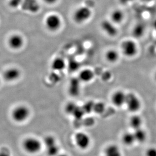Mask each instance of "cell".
Wrapping results in <instances>:
<instances>
[{
  "label": "cell",
  "mask_w": 156,
  "mask_h": 156,
  "mask_svg": "<svg viewBox=\"0 0 156 156\" xmlns=\"http://www.w3.org/2000/svg\"><path fill=\"white\" fill-rule=\"evenodd\" d=\"M73 140L76 147L83 152L89 150L91 146V136L84 131H80L76 132L74 135Z\"/></svg>",
  "instance_id": "1"
},
{
  "label": "cell",
  "mask_w": 156,
  "mask_h": 156,
  "mask_svg": "<svg viewBox=\"0 0 156 156\" xmlns=\"http://www.w3.org/2000/svg\"><path fill=\"white\" fill-rule=\"evenodd\" d=\"M128 111L133 114H137L142 107V103L140 98L133 92H129L126 95L125 105Z\"/></svg>",
  "instance_id": "2"
},
{
  "label": "cell",
  "mask_w": 156,
  "mask_h": 156,
  "mask_svg": "<svg viewBox=\"0 0 156 156\" xmlns=\"http://www.w3.org/2000/svg\"><path fill=\"white\" fill-rule=\"evenodd\" d=\"M23 147L25 152L33 155L40 152L42 148V143L38 138L30 137L23 140Z\"/></svg>",
  "instance_id": "3"
},
{
  "label": "cell",
  "mask_w": 156,
  "mask_h": 156,
  "mask_svg": "<svg viewBox=\"0 0 156 156\" xmlns=\"http://www.w3.org/2000/svg\"><path fill=\"white\" fill-rule=\"evenodd\" d=\"M121 50L124 55L128 58H132L135 56L138 53V45L133 40L128 39L122 43Z\"/></svg>",
  "instance_id": "4"
},
{
  "label": "cell",
  "mask_w": 156,
  "mask_h": 156,
  "mask_svg": "<svg viewBox=\"0 0 156 156\" xmlns=\"http://www.w3.org/2000/svg\"><path fill=\"white\" fill-rule=\"evenodd\" d=\"M91 9L86 6L78 8L73 14V20L78 24H82L88 21L91 16Z\"/></svg>",
  "instance_id": "5"
},
{
  "label": "cell",
  "mask_w": 156,
  "mask_h": 156,
  "mask_svg": "<svg viewBox=\"0 0 156 156\" xmlns=\"http://www.w3.org/2000/svg\"><path fill=\"white\" fill-rule=\"evenodd\" d=\"M30 115V111L26 105H18L12 110V119L17 123H22L27 120Z\"/></svg>",
  "instance_id": "6"
},
{
  "label": "cell",
  "mask_w": 156,
  "mask_h": 156,
  "mask_svg": "<svg viewBox=\"0 0 156 156\" xmlns=\"http://www.w3.org/2000/svg\"><path fill=\"white\" fill-rule=\"evenodd\" d=\"M45 24L48 30L52 32H56L62 27V19L57 14H51L45 19Z\"/></svg>",
  "instance_id": "7"
},
{
  "label": "cell",
  "mask_w": 156,
  "mask_h": 156,
  "mask_svg": "<svg viewBox=\"0 0 156 156\" xmlns=\"http://www.w3.org/2000/svg\"><path fill=\"white\" fill-rule=\"evenodd\" d=\"M101 156H123V153L118 144L111 143L105 147Z\"/></svg>",
  "instance_id": "8"
},
{
  "label": "cell",
  "mask_w": 156,
  "mask_h": 156,
  "mask_svg": "<svg viewBox=\"0 0 156 156\" xmlns=\"http://www.w3.org/2000/svg\"><path fill=\"white\" fill-rule=\"evenodd\" d=\"M126 95L123 90H116L112 94L111 101L113 105L117 108H121L125 105Z\"/></svg>",
  "instance_id": "9"
},
{
  "label": "cell",
  "mask_w": 156,
  "mask_h": 156,
  "mask_svg": "<svg viewBox=\"0 0 156 156\" xmlns=\"http://www.w3.org/2000/svg\"><path fill=\"white\" fill-rule=\"evenodd\" d=\"M21 76L20 69L16 68H10L4 72L3 79L8 82H12L18 80Z\"/></svg>",
  "instance_id": "10"
},
{
  "label": "cell",
  "mask_w": 156,
  "mask_h": 156,
  "mask_svg": "<svg viewBox=\"0 0 156 156\" xmlns=\"http://www.w3.org/2000/svg\"><path fill=\"white\" fill-rule=\"evenodd\" d=\"M8 44L12 49H20L24 44V39L21 35L13 34L9 37L8 40Z\"/></svg>",
  "instance_id": "11"
},
{
  "label": "cell",
  "mask_w": 156,
  "mask_h": 156,
  "mask_svg": "<svg viewBox=\"0 0 156 156\" xmlns=\"http://www.w3.org/2000/svg\"><path fill=\"white\" fill-rule=\"evenodd\" d=\"M115 23L109 20H104L101 23V27L107 35L110 37H115L118 34V30Z\"/></svg>",
  "instance_id": "12"
},
{
  "label": "cell",
  "mask_w": 156,
  "mask_h": 156,
  "mask_svg": "<svg viewBox=\"0 0 156 156\" xmlns=\"http://www.w3.org/2000/svg\"><path fill=\"white\" fill-rule=\"evenodd\" d=\"M81 81L78 78H74L70 80L69 85V92L74 97L79 95L81 90Z\"/></svg>",
  "instance_id": "13"
},
{
  "label": "cell",
  "mask_w": 156,
  "mask_h": 156,
  "mask_svg": "<svg viewBox=\"0 0 156 156\" xmlns=\"http://www.w3.org/2000/svg\"><path fill=\"white\" fill-rule=\"evenodd\" d=\"M121 141L122 144L126 147H131L136 143L133 131H126L122 134Z\"/></svg>",
  "instance_id": "14"
},
{
  "label": "cell",
  "mask_w": 156,
  "mask_h": 156,
  "mask_svg": "<svg viewBox=\"0 0 156 156\" xmlns=\"http://www.w3.org/2000/svg\"><path fill=\"white\" fill-rule=\"evenodd\" d=\"M143 123V119L137 114H133L129 118V126L133 131L142 128Z\"/></svg>",
  "instance_id": "15"
},
{
  "label": "cell",
  "mask_w": 156,
  "mask_h": 156,
  "mask_svg": "<svg viewBox=\"0 0 156 156\" xmlns=\"http://www.w3.org/2000/svg\"><path fill=\"white\" fill-rule=\"evenodd\" d=\"M94 73L90 69H85L80 72L78 78L81 82L89 83L94 78Z\"/></svg>",
  "instance_id": "16"
},
{
  "label": "cell",
  "mask_w": 156,
  "mask_h": 156,
  "mask_svg": "<svg viewBox=\"0 0 156 156\" xmlns=\"http://www.w3.org/2000/svg\"><path fill=\"white\" fill-rule=\"evenodd\" d=\"M105 56V59L109 63H116L120 58L119 53L115 49H110L107 50Z\"/></svg>",
  "instance_id": "17"
},
{
  "label": "cell",
  "mask_w": 156,
  "mask_h": 156,
  "mask_svg": "<svg viewBox=\"0 0 156 156\" xmlns=\"http://www.w3.org/2000/svg\"><path fill=\"white\" fill-rule=\"evenodd\" d=\"M133 133L136 143L144 144L147 140V132L143 128L134 130Z\"/></svg>",
  "instance_id": "18"
},
{
  "label": "cell",
  "mask_w": 156,
  "mask_h": 156,
  "mask_svg": "<svg viewBox=\"0 0 156 156\" xmlns=\"http://www.w3.org/2000/svg\"><path fill=\"white\" fill-rule=\"evenodd\" d=\"M66 66V62L62 57H56L53 60L51 63V68L54 71H63Z\"/></svg>",
  "instance_id": "19"
},
{
  "label": "cell",
  "mask_w": 156,
  "mask_h": 156,
  "mask_svg": "<svg viewBox=\"0 0 156 156\" xmlns=\"http://www.w3.org/2000/svg\"><path fill=\"white\" fill-rule=\"evenodd\" d=\"M124 15L122 11L120 9H115L111 14V20L115 24H119L123 21Z\"/></svg>",
  "instance_id": "20"
},
{
  "label": "cell",
  "mask_w": 156,
  "mask_h": 156,
  "mask_svg": "<svg viewBox=\"0 0 156 156\" xmlns=\"http://www.w3.org/2000/svg\"><path fill=\"white\" fill-rule=\"evenodd\" d=\"M145 30L144 26L142 24H137L133 30V35L135 38H140L143 36Z\"/></svg>",
  "instance_id": "21"
},
{
  "label": "cell",
  "mask_w": 156,
  "mask_h": 156,
  "mask_svg": "<svg viewBox=\"0 0 156 156\" xmlns=\"http://www.w3.org/2000/svg\"><path fill=\"white\" fill-rule=\"evenodd\" d=\"M60 149L57 144L50 147H46L47 155L48 156H57L58 155Z\"/></svg>",
  "instance_id": "22"
},
{
  "label": "cell",
  "mask_w": 156,
  "mask_h": 156,
  "mask_svg": "<svg viewBox=\"0 0 156 156\" xmlns=\"http://www.w3.org/2000/svg\"><path fill=\"white\" fill-rule=\"evenodd\" d=\"M43 144L46 147H50L57 144L56 140L52 135H47L44 139Z\"/></svg>",
  "instance_id": "23"
},
{
  "label": "cell",
  "mask_w": 156,
  "mask_h": 156,
  "mask_svg": "<svg viewBox=\"0 0 156 156\" xmlns=\"http://www.w3.org/2000/svg\"><path fill=\"white\" fill-rule=\"evenodd\" d=\"M78 105L74 102L68 103L65 107V111L69 114L73 115L78 108Z\"/></svg>",
  "instance_id": "24"
},
{
  "label": "cell",
  "mask_w": 156,
  "mask_h": 156,
  "mask_svg": "<svg viewBox=\"0 0 156 156\" xmlns=\"http://www.w3.org/2000/svg\"><path fill=\"white\" fill-rule=\"evenodd\" d=\"M144 156H156V147H150L144 152Z\"/></svg>",
  "instance_id": "25"
},
{
  "label": "cell",
  "mask_w": 156,
  "mask_h": 156,
  "mask_svg": "<svg viewBox=\"0 0 156 156\" xmlns=\"http://www.w3.org/2000/svg\"><path fill=\"white\" fill-rule=\"evenodd\" d=\"M105 108V106L103 103L98 102L97 104H94V107L93 111L96 112L97 113H101L104 111Z\"/></svg>",
  "instance_id": "26"
},
{
  "label": "cell",
  "mask_w": 156,
  "mask_h": 156,
  "mask_svg": "<svg viewBox=\"0 0 156 156\" xmlns=\"http://www.w3.org/2000/svg\"><path fill=\"white\" fill-rule=\"evenodd\" d=\"M78 62L76 61H74V62H69V69L72 70V71H76V69H78V67L77 66H74V65H78Z\"/></svg>",
  "instance_id": "27"
},
{
  "label": "cell",
  "mask_w": 156,
  "mask_h": 156,
  "mask_svg": "<svg viewBox=\"0 0 156 156\" xmlns=\"http://www.w3.org/2000/svg\"><path fill=\"white\" fill-rule=\"evenodd\" d=\"M20 0H11L10 1L11 6H12L13 7L18 6V5L20 4Z\"/></svg>",
  "instance_id": "28"
},
{
  "label": "cell",
  "mask_w": 156,
  "mask_h": 156,
  "mask_svg": "<svg viewBox=\"0 0 156 156\" xmlns=\"http://www.w3.org/2000/svg\"><path fill=\"white\" fill-rule=\"evenodd\" d=\"M0 156H10V155L8 151L2 150L0 151Z\"/></svg>",
  "instance_id": "29"
},
{
  "label": "cell",
  "mask_w": 156,
  "mask_h": 156,
  "mask_svg": "<svg viewBox=\"0 0 156 156\" xmlns=\"http://www.w3.org/2000/svg\"><path fill=\"white\" fill-rule=\"evenodd\" d=\"M44 2L49 5L54 4L58 0H43Z\"/></svg>",
  "instance_id": "30"
},
{
  "label": "cell",
  "mask_w": 156,
  "mask_h": 156,
  "mask_svg": "<svg viewBox=\"0 0 156 156\" xmlns=\"http://www.w3.org/2000/svg\"><path fill=\"white\" fill-rule=\"evenodd\" d=\"M133 0H119V1L121 4L123 5H126L132 1Z\"/></svg>",
  "instance_id": "31"
},
{
  "label": "cell",
  "mask_w": 156,
  "mask_h": 156,
  "mask_svg": "<svg viewBox=\"0 0 156 156\" xmlns=\"http://www.w3.org/2000/svg\"><path fill=\"white\" fill-rule=\"evenodd\" d=\"M57 156H69L68 154L65 153H59Z\"/></svg>",
  "instance_id": "32"
},
{
  "label": "cell",
  "mask_w": 156,
  "mask_h": 156,
  "mask_svg": "<svg viewBox=\"0 0 156 156\" xmlns=\"http://www.w3.org/2000/svg\"><path fill=\"white\" fill-rule=\"evenodd\" d=\"M154 29H155V30L156 31V20L154 23Z\"/></svg>",
  "instance_id": "33"
},
{
  "label": "cell",
  "mask_w": 156,
  "mask_h": 156,
  "mask_svg": "<svg viewBox=\"0 0 156 156\" xmlns=\"http://www.w3.org/2000/svg\"><path fill=\"white\" fill-rule=\"evenodd\" d=\"M154 80L156 82V71L155 72V74L154 75Z\"/></svg>",
  "instance_id": "34"
},
{
  "label": "cell",
  "mask_w": 156,
  "mask_h": 156,
  "mask_svg": "<svg viewBox=\"0 0 156 156\" xmlns=\"http://www.w3.org/2000/svg\"><path fill=\"white\" fill-rule=\"evenodd\" d=\"M0 83H1V81H0Z\"/></svg>",
  "instance_id": "35"
}]
</instances>
